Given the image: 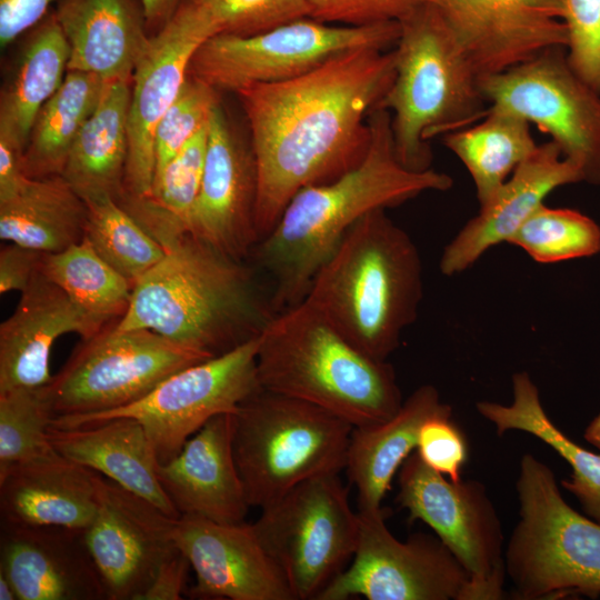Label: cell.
I'll use <instances>...</instances> for the list:
<instances>
[{
	"label": "cell",
	"mask_w": 600,
	"mask_h": 600,
	"mask_svg": "<svg viewBox=\"0 0 600 600\" xmlns=\"http://www.w3.org/2000/svg\"><path fill=\"white\" fill-rule=\"evenodd\" d=\"M476 408L494 426L498 436L510 430L530 433L563 458L572 473L561 486L577 498L587 517L600 523V453L584 449L553 423L528 372L512 376L510 404L478 401Z\"/></svg>",
	"instance_id": "cell-30"
},
{
	"label": "cell",
	"mask_w": 600,
	"mask_h": 600,
	"mask_svg": "<svg viewBox=\"0 0 600 600\" xmlns=\"http://www.w3.org/2000/svg\"><path fill=\"white\" fill-rule=\"evenodd\" d=\"M399 21L333 24L310 17L249 34H217L196 51L189 74L216 90L237 92L306 74L347 52L397 43Z\"/></svg>",
	"instance_id": "cell-9"
},
{
	"label": "cell",
	"mask_w": 600,
	"mask_h": 600,
	"mask_svg": "<svg viewBox=\"0 0 600 600\" xmlns=\"http://www.w3.org/2000/svg\"><path fill=\"white\" fill-rule=\"evenodd\" d=\"M84 201L61 176L30 179L0 202V238L43 253L62 251L86 234Z\"/></svg>",
	"instance_id": "cell-31"
},
{
	"label": "cell",
	"mask_w": 600,
	"mask_h": 600,
	"mask_svg": "<svg viewBox=\"0 0 600 600\" xmlns=\"http://www.w3.org/2000/svg\"><path fill=\"white\" fill-rule=\"evenodd\" d=\"M232 447L250 507L346 468L353 427L303 400L260 388L231 413Z\"/></svg>",
	"instance_id": "cell-7"
},
{
	"label": "cell",
	"mask_w": 600,
	"mask_h": 600,
	"mask_svg": "<svg viewBox=\"0 0 600 600\" xmlns=\"http://www.w3.org/2000/svg\"><path fill=\"white\" fill-rule=\"evenodd\" d=\"M157 476L179 514L244 522L250 504L233 454L231 413L211 418L177 456L158 464Z\"/></svg>",
	"instance_id": "cell-24"
},
{
	"label": "cell",
	"mask_w": 600,
	"mask_h": 600,
	"mask_svg": "<svg viewBox=\"0 0 600 600\" xmlns=\"http://www.w3.org/2000/svg\"><path fill=\"white\" fill-rule=\"evenodd\" d=\"M452 411L440 401L431 384L416 389L390 419L353 428L347 450L346 470L357 489L359 512L382 509L394 474L417 448L422 423L432 416Z\"/></svg>",
	"instance_id": "cell-28"
},
{
	"label": "cell",
	"mask_w": 600,
	"mask_h": 600,
	"mask_svg": "<svg viewBox=\"0 0 600 600\" xmlns=\"http://www.w3.org/2000/svg\"><path fill=\"white\" fill-rule=\"evenodd\" d=\"M478 73H500L566 48L564 0H428Z\"/></svg>",
	"instance_id": "cell-17"
},
{
	"label": "cell",
	"mask_w": 600,
	"mask_h": 600,
	"mask_svg": "<svg viewBox=\"0 0 600 600\" xmlns=\"http://www.w3.org/2000/svg\"><path fill=\"white\" fill-rule=\"evenodd\" d=\"M191 569L188 558L176 549L159 567L154 578L140 600H180L187 593L188 573Z\"/></svg>",
	"instance_id": "cell-46"
},
{
	"label": "cell",
	"mask_w": 600,
	"mask_h": 600,
	"mask_svg": "<svg viewBox=\"0 0 600 600\" xmlns=\"http://www.w3.org/2000/svg\"><path fill=\"white\" fill-rule=\"evenodd\" d=\"M0 571L19 600H108L82 529L1 521Z\"/></svg>",
	"instance_id": "cell-21"
},
{
	"label": "cell",
	"mask_w": 600,
	"mask_h": 600,
	"mask_svg": "<svg viewBox=\"0 0 600 600\" xmlns=\"http://www.w3.org/2000/svg\"><path fill=\"white\" fill-rule=\"evenodd\" d=\"M358 513L352 562L317 600H469L470 576L437 536L417 532L400 541L386 524L389 510Z\"/></svg>",
	"instance_id": "cell-15"
},
{
	"label": "cell",
	"mask_w": 600,
	"mask_h": 600,
	"mask_svg": "<svg viewBox=\"0 0 600 600\" xmlns=\"http://www.w3.org/2000/svg\"><path fill=\"white\" fill-rule=\"evenodd\" d=\"M253 527L296 599L317 600L352 559L360 519L339 473H328L301 482L261 509Z\"/></svg>",
	"instance_id": "cell-11"
},
{
	"label": "cell",
	"mask_w": 600,
	"mask_h": 600,
	"mask_svg": "<svg viewBox=\"0 0 600 600\" xmlns=\"http://www.w3.org/2000/svg\"><path fill=\"white\" fill-rule=\"evenodd\" d=\"M261 388L320 407L369 427L402 404L394 370L349 341L307 298L276 312L259 334Z\"/></svg>",
	"instance_id": "cell-5"
},
{
	"label": "cell",
	"mask_w": 600,
	"mask_h": 600,
	"mask_svg": "<svg viewBox=\"0 0 600 600\" xmlns=\"http://www.w3.org/2000/svg\"><path fill=\"white\" fill-rule=\"evenodd\" d=\"M368 123L370 143L362 161L329 182L298 191L252 250L250 257L273 281L274 312L303 300L317 271L363 216L453 184L443 172L412 171L399 161L388 110L376 107Z\"/></svg>",
	"instance_id": "cell-2"
},
{
	"label": "cell",
	"mask_w": 600,
	"mask_h": 600,
	"mask_svg": "<svg viewBox=\"0 0 600 600\" xmlns=\"http://www.w3.org/2000/svg\"><path fill=\"white\" fill-rule=\"evenodd\" d=\"M304 298L357 348L387 361L418 316L422 299L418 249L386 209H376L346 232Z\"/></svg>",
	"instance_id": "cell-4"
},
{
	"label": "cell",
	"mask_w": 600,
	"mask_h": 600,
	"mask_svg": "<svg viewBox=\"0 0 600 600\" xmlns=\"http://www.w3.org/2000/svg\"><path fill=\"white\" fill-rule=\"evenodd\" d=\"M583 438L600 450V412L586 427Z\"/></svg>",
	"instance_id": "cell-49"
},
{
	"label": "cell",
	"mask_w": 600,
	"mask_h": 600,
	"mask_svg": "<svg viewBox=\"0 0 600 600\" xmlns=\"http://www.w3.org/2000/svg\"><path fill=\"white\" fill-rule=\"evenodd\" d=\"M39 271L81 309L108 322H119L128 310L133 284L87 238L62 251L43 253Z\"/></svg>",
	"instance_id": "cell-35"
},
{
	"label": "cell",
	"mask_w": 600,
	"mask_h": 600,
	"mask_svg": "<svg viewBox=\"0 0 600 600\" xmlns=\"http://www.w3.org/2000/svg\"><path fill=\"white\" fill-rule=\"evenodd\" d=\"M172 537L196 574V583L186 593L190 598L297 600L253 523H221L180 514Z\"/></svg>",
	"instance_id": "cell-19"
},
{
	"label": "cell",
	"mask_w": 600,
	"mask_h": 600,
	"mask_svg": "<svg viewBox=\"0 0 600 600\" xmlns=\"http://www.w3.org/2000/svg\"><path fill=\"white\" fill-rule=\"evenodd\" d=\"M488 107L518 114L549 134L583 181L600 184V94L550 48L500 73L479 78Z\"/></svg>",
	"instance_id": "cell-13"
},
{
	"label": "cell",
	"mask_w": 600,
	"mask_h": 600,
	"mask_svg": "<svg viewBox=\"0 0 600 600\" xmlns=\"http://www.w3.org/2000/svg\"><path fill=\"white\" fill-rule=\"evenodd\" d=\"M183 0H140L146 26L160 30L174 14Z\"/></svg>",
	"instance_id": "cell-48"
},
{
	"label": "cell",
	"mask_w": 600,
	"mask_h": 600,
	"mask_svg": "<svg viewBox=\"0 0 600 600\" xmlns=\"http://www.w3.org/2000/svg\"><path fill=\"white\" fill-rule=\"evenodd\" d=\"M416 451L434 471L451 481L461 480L468 459V444L464 434L452 420V411L432 416L422 423Z\"/></svg>",
	"instance_id": "cell-42"
},
{
	"label": "cell",
	"mask_w": 600,
	"mask_h": 600,
	"mask_svg": "<svg viewBox=\"0 0 600 600\" xmlns=\"http://www.w3.org/2000/svg\"><path fill=\"white\" fill-rule=\"evenodd\" d=\"M428 0H309V17L319 21L364 26L399 21Z\"/></svg>",
	"instance_id": "cell-43"
},
{
	"label": "cell",
	"mask_w": 600,
	"mask_h": 600,
	"mask_svg": "<svg viewBox=\"0 0 600 600\" xmlns=\"http://www.w3.org/2000/svg\"><path fill=\"white\" fill-rule=\"evenodd\" d=\"M0 600H19L13 584L2 571H0Z\"/></svg>",
	"instance_id": "cell-50"
},
{
	"label": "cell",
	"mask_w": 600,
	"mask_h": 600,
	"mask_svg": "<svg viewBox=\"0 0 600 600\" xmlns=\"http://www.w3.org/2000/svg\"><path fill=\"white\" fill-rule=\"evenodd\" d=\"M519 521L504 569L521 600L600 596V523L563 499L553 471L531 453L520 461Z\"/></svg>",
	"instance_id": "cell-8"
},
{
	"label": "cell",
	"mask_w": 600,
	"mask_h": 600,
	"mask_svg": "<svg viewBox=\"0 0 600 600\" xmlns=\"http://www.w3.org/2000/svg\"><path fill=\"white\" fill-rule=\"evenodd\" d=\"M43 252L17 243L4 246L0 250V293L24 291L34 274Z\"/></svg>",
	"instance_id": "cell-44"
},
{
	"label": "cell",
	"mask_w": 600,
	"mask_h": 600,
	"mask_svg": "<svg viewBox=\"0 0 600 600\" xmlns=\"http://www.w3.org/2000/svg\"><path fill=\"white\" fill-rule=\"evenodd\" d=\"M49 441L64 458L93 470L152 502L172 518L180 514L157 476L160 463L146 430L130 417L78 428L50 426Z\"/></svg>",
	"instance_id": "cell-27"
},
{
	"label": "cell",
	"mask_w": 600,
	"mask_h": 600,
	"mask_svg": "<svg viewBox=\"0 0 600 600\" xmlns=\"http://www.w3.org/2000/svg\"><path fill=\"white\" fill-rule=\"evenodd\" d=\"M211 36H249L309 17V0H183Z\"/></svg>",
	"instance_id": "cell-39"
},
{
	"label": "cell",
	"mask_w": 600,
	"mask_h": 600,
	"mask_svg": "<svg viewBox=\"0 0 600 600\" xmlns=\"http://www.w3.org/2000/svg\"><path fill=\"white\" fill-rule=\"evenodd\" d=\"M443 143L471 176L480 207L538 147L527 120L490 107L478 123L444 134Z\"/></svg>",
	"instance_id": "cell-33"
},
{
	"label": "cell",
	"mask_w": 600,
	"mask_h": 600,
	"mask_svg": "<svg viewBox=\"0 0 600 600\" xmlns=\"http://www.w3.org/2000/svg\"><path fill=\"white\" fill-rule=\"evenodd\" d=\"M398 504L409 520H421L470 576L469 600L500 599L504 569L503 534L486 487L451 481L428 467L417 451L398 471Z\"/></svg>",
	"instance_id": "cell-14"
},
{
	"label": "cell",
	"mask_w": 600,
	"mask_h": 600,
	"mask_svg": "<svg viewBox=\"0 0 600 600\" xmlns=\"http://www.w3.org/2000/svg\"><path fill=\"white\" fill-rule=\"evenodd\" d=\"M210 37L206 26L179 7L150 38L132 77L128 158L121 199L149 196L156 168V128L183 88L196 51Z\"/></svg>",
	"instance_id": "cell-18"
},
{
	"label": "cell",
	"mask_w": 600,
	"mask_h": 600,
	"mask_svg": "<svg viewBox=\"0 0 600 600\" xmlns=\"http://www.w3.org/2000/svg\"><path fill=\"white\" fill-rule=\"evenodd\" d=\"M96 471L60 453L0 473L1 521L84 530L97 507Z\"/></svg>",
	"instance_id": "cell-26"
},
{
	"label": "cell",
	"mask_w": 600,
	"mask_h": 600,
	"mask_svg": "<svg viewBox=\"0 0 600 600\" xmlns=\"http://www.w3.org/2000/svg\"><path fill=\"white\" fill-rule=\"evenodd\" d=\"M23 150L0 136V202L17 196L30 180L22 163Z\"/></svg>",
	"instance_id": "cell-47"
},
{
	"label": "cell",
	"mask_w": 600,
	"mask_h": 600,
	"mask_svg": "<svg viewBox=\"0 0 600 600\" xmlns=\"http://www.w3.org/2000/svg\"><path fill=\"white\" fill-rule=\"evenodd\" d=\"M70 50L53 13L37 24L20 54L14 73L1 91L0 136L24 151L41 107L61 87Z\"/></svg>",
	"instance_id": "cell-32"
},
{
	"label": "cell",
	"mask_w": 600,
	"mask_h": 600,
	"mask_svg": "<svg viewBox=\"0 0 600 600\" xmlns=\"http://www.w3.org/2000/svg\"><path fill=\"white\" fill-rule=\"evenodd\" d=\"M567 60L600 94V0H564Z\"/></svg>",
	"instance_id": "cell-41"
},
{
	"label": "cell",
	"mask_w": 600,
	"mask_h": 600,
	"mask_svg": "<svg viewBox=\"0 0 600 600\" xmlns=\"http://www.w3.org/2000/svg\"><path fill=\"white\" fill-rule=\"evenodd\" d=\"M258 347L259 336L227 353L174 372L132 404L97 414L57 417L51 426L78 428L130 417L146 430L159 462H168L211 418L233 413L261 388Z\"/></svg>",
	"instance_id": "cell-12"
},
{
	"label": "cell",
	"mask_w": 600,
	"mask_h": 600,
	"mask_svg": "<svg viewBox=\"0 0 600 600\" xmlns=\"http://www.w3.org/2000/svg\"><path fill=\"white\" fill-rule=\"evenodd\" d=\"M539 263L591 257L600 252V227L572 209L541 204L508 241Z\"/></svg>",
	"instance_id": "cell-38"
},
{
	"label": "cell",
	"mask_w": 600,
	"mask_h": 600,
	"mask_svg": "<svg viewBox=\"0 0 600 600\" xmlns=\"http://www.w3.org/2000/svg\"><path fill=\"white\" fill-rule=\"evenodd\" d=\"M131 83L107 82L68 154L61 177L83 201L124 193Z\"/></svg>",
	"instance_id": "cell-29"
},
{
	"label": "cell",
	"mask_w": 600,
	"mask_h": 600,
	"mask_svg": "<svg viewBox=\"0 0 600 600\" xmlns=\"http://www.w3.org/2000/svg\"><path fill=\"white\" fill-rule=\"evenodd\" d=\"M393 78V50L363 48L294 79L236 92L251 132L259 241L298 191L362 161L370 143L368 117Z\"/></svg>",
	"instance_id": "cell-1"
},
{
	"label": "cell",
	"mask_w": 600,
	"mask_h": 600,
	"mask_svg": "<svg viewBox=\"0 0 600 600\" xmlns=\"http://www.w3.org/2000/svg\"><path fill=\"white\" fill-rule=\"evenodd\" d=\"M52 419L46 386L0 391V473L57 453L48 437Z\"/></svg>",
	"instance_id": "cell-37"
},
{
	"label": "cell",
	"mask_w": 600,
	"mask_h": 600,
	"mask_svg": "<svg viewBox=\"0 0 600 600\" xmlns=\"http://www.w3.org/2000/svg\"><path fill=\"white\" fill-rule=\"evenodd\" d=\"M102 78L68 71L61 87L41 107L23 151V170L30 179L61 176L71 147L94 111L106 88Z\"/></svg>",
	"instance_id": "cell-34"
},
{
	"label": "cell",
	"mask_w": 600,
	"mask_h": 600,
	"mask_svg": "<svg viewBox=\"0 0 600 600\" xmlns=\"http://www.w3.org/2000/svg\"><path fill=\"white\" fill-rule=\"evenodd\" d=\"M54 16L69 44L68 71L132 80L151 38L132 0H59Z\"/></svg>",
	"instance_id": "cell-25"
},
{
	"label": "cell",
	"mask_w": 600,
	"mask_h": 600,
	"mask_svg": "<svg viewBox=\"0 0 600 600\" xmlns=\"http://www.w3.org/2000/svg\"><path fill=\"white\" fill-rule=\"evenodd\" d=\"M257 168L220 104L208 123L204 168L187 233L223 256L244 261L259 242Z\"/></svg>",
	"instance_id": "cell-20"
},
{
	"label": "cell",
	"mask_w": 600,
	"mask_h": 600,
	"mask_svg": "<svg viewBox=\"0 0 600 600\" xmlns=\"http://www.w3.org/2000/svg\"><path fill=\"white\" fill-rule=\"evenodd\" d=\"M394 78L377 108L391 114L399 161L412 171L431 169L429 140L484 116L479 76L438 9L429 1L399 20Z\"/></svg>",
	"instance_id": "cell-6"
},
{
	"label": "cell",
	"mask_w": 600,
	"mask_h": 600,
	"mask_svg": "<svg viewBox=\"0 0 600 600\" xmlns=\"http://www.w3.org/2000/svg\"><path fill=\"white\" fill-rule=\"evenodd\" d=\"M112 323L77 306L40 271L0 326V391L48 384L50 353L66 333L89 339Z\"/></svg>",
	"instance_id": "cell-22"
},
{
	"label": "cell",
	"mask_w": 600,
	"mask_h": 600,
	"mask_svg": "<svg viewBox=\"0 0 600 600\" xmlns=\"http://www.w3.org/2000/svg\"><path fill=\"white\" fill-rule=\"evenodd\" d=\"M117 323L83 339L46 384L53 418L132 404L174 372L211 359L149 329L122 330Z\"/></svg>",
	"instance_id": "cell-10"
},
{
	"label": "cell",
	"mask_w": 600,
	"mask_h": 600,
	"mask_svg": "<svg viewBox=\"0 0 600 600\" xmlns=\"http://www.w3.org/2000/svg\"><path fill=\"white\" fill-rule=\"evenodd\" d=\"M54 0H0V46L11 44L23 32L39 24Z\"/></svg>",
	"instance_id": "cell-45"
},
{
	"label": "cell",
	"mask_w": 600,
	"mask_h": 600,
	"mask_svg": "<svg viewBox=\"0 0 600 600\" xmlns=\"http://www.w3.org/2000/svg\"><path fill=\"white\" fill-rule=\"evenodd\" d=\"M84 238L96 252L133 286L164 256V248L114 198L84 201Z\"/></svg>",
	"instance_id": "cell-36"
},
{
	"label": "cell",
	"mask_w": 600,
	"mask_h": 600,
	"mask_svg": "<svg viewBox=\"0 0 600 600\" xmlns=\"http://www.w3.org/2000/svg\"><path fill=\"white\" fill-rule=\"evenodd\" d=\"M159 242L164 256L133 286L117 328L149 329L214 358L258 337L274 313L244 261L189 233Z\"/></svg>",
	"instance_id": "cell-3"
},
{
	"label": "cell",
	"mask_w": 600,
	"mask_h": 600,
	"mask_svg": "<svg viewBox=\"0 0 600 600\" xmlns=\"http://www.w3.org/2000/svg\"><path fill=\"white\" fill-rule=\"evenodd\" d=\"M580 169L549 141L512 172L496 196L444 248L440 270L454 276L471 267L488 249L508 242L522 223L559 187L582 182Z\"/></svg>",
	"instance_id": "cell-23"
},
{
	"label": "cell",
	"mask_w": 600,
	"mask_h": 600,
	"mask_svg": "<svg viewBox=\"0 0 600 600\" xmlns=\"http://www.w3.org/2000/svg\"><path fill=\"white\" fill-rule=\"evenodd\" d=\"M98 507L84 529L108 600H140L159 567L176 551L177 518L96 473Z\"/></svg>",
	"instance_id": "cell-16"
},
{
	"label": "cell",
	"mask_w": 600,
	"mask_h": 600,
	"mask_svg": "<svg viewBox=\"0 0 600 600\" xmlns=\"http://www.w3.org/2000/svg\"><path fill=\"white\" fill-rule=\"evenodd\" d=\"M219 102L218 90L189 74L179 96L156 128L154 176L208 126L211 112Z\"/></svg>",
	"instance_id": "cell-40"
}]
</instances>
